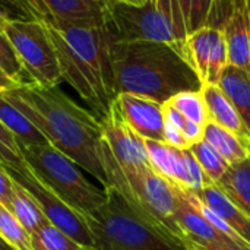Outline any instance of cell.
Wrapping results in <instances>:
<instances>
[{
    "label": "cell",
    "mask_w": 250,
    "mask_h": 250,
    "mask_svg": "<svg viewBox=\"0 0 250 250\" xmlns=\"http://www.w3.org/2000/svg\"><path fill=\"white\" fill-rule=\"evenodd\" d=\"M217 186L250 217V155L231 164L218 180Z\"/></svg>",
    "instance_id": "cell-18"
},
{
    "label": "cell",
    "mask_w": 250,
    "mask_h": 250,
    "mask_svg": "<svg viewBox=\"0 0 250 250\" xmlns=\"http://www.w3.org/2000/svg\"><path fill=\"white\" fill-rule=\"evenodd\" d=\"M205 207L224 220L230 229L250 245V217L246 215L231 199L217 186L208 185L198 193H193Z\"/></svg>",
    "instance_id": "cell-16"
},
{
    "label": "cell",
    "mask_w": 250,
    "mask_h": 250,
    "mask_svg": "<svg viewBox=\"0 0 250 250\" xmlns=\"http://www.w3.org/2000/svg\"><path fill=\"white\" fill-rule=\"evenodd\" d=\"M164 142L177 149H189L190 148V144L188 142V139L185 138L182 130L166 120H164Z\"/></svg>",
    "instance_id": "cell-32"
},
{
    "label": "cell",
    "mask_w": 250,
    "mask_h": 250,
    "mask_svg": "<svg viewBox=\"0 0 250 250\" xmlns=\"http://www.w3.org/2000/svg\"><path fill=\"white\" fill-rule=\"evenodd\" d=\"M75 250H97L95 248H86V246H79L78 249Z\"/></svg>",
    "instance_id": "cell-43"
},
{
    "label": "cell",
    "mask_w": 250,
    "mask_h": 250,
    "mask_svg": "<svg viewBox=\"0 0 250 250\" xmlns=\"http://www.w3.org/2000/svg\"><path fill=\"white\" fill-rule=\"evenodd\" d=\"M0 250H15L1 236H0Z\"/></svg>",
    "instance_id": "cell-40"
},
{
    "label": "cell",
    "mask_w": 250,
    "mask_h": 250,
    "mask_svg": "<svg viewBox=\"0 0 250 250\" xmlns=\"http://www.w3.org/2000/svg\"><path fill=\"white\" fill-rule=\"evenodd\" d=\"M31 242L34 250H75L81 246L50 223L32 234Z\"/></svg>",
    "instance_id": "cell-28"
},
{
    "label": "cell",
    "mask_w": 250,
    "mask_h": 250,
    "mask_svg": "<svg viewBox=\"0 0 250 250\" xmlns=\"http://www.w3.org/2000/svg\"><path fill=\"white\" fill-rule=\"evenodd\" d=\"M111 67L116 95L129 92L164 104L179 92L202 88L185 56L166 42H113Z\"/></svg>",
    "instance_id": "cell-3"
},
{
    "label": "cell",
    "mask_w": 250,
    "mask_h": 250,
    "mask_svg": "<svg viewBox=\"0 0 250 250\" xmlns=\"http://www.w3.org/2000/svg\"><path fill=\"white\" fill-rule=\"evenodd\" d=\"M183 56L196 72L202 85H218L229 66L221 28L208 25L190 32L183 45Z\"/></svg>",
    "instance_id": "cell-10"
},
{
    "label": "cell",
    "mask_w": 250,
    "mask_h": 250,
    "mask_svg": "<svg viewBox=\"0 0 250 250\" xmlns=\"http://www.w3.org/2000/svg\"><path fill=\"white\" fill-rule=\"evenodd\" d=\"M12 195H13V180L10 179L4 167L0 164V205L9 209Z\"/></svg>",
    "instance_id": "cell-33"
},
{
    "label": "cell",
    "mask_w": 250,
    "mask_h": 250,
    "mask_svg": "<svg viewBox=\"0 0 250 250\" xmlns=\"http://www.w3.org/2000/svg\"><path fill=\"white\" fill-rule=\"evenodd\" d=\"M215 0H192L188 22V35L199 28L211 25Z\"/></svg>",
    "instance_id": "cell-30"
},
{
    "label": "cell",
    "mask_w": 250,
    "mask_h": 250,
    "mask_svg": "<svg viewBox=\"0 0 250 250\" xmlns=\"http://www.w3.org/2000/svg\"><path fill=\"white\" fill-rule=\"evenodd\" d=\"M107 23L116 42H166L183 54L188 26L177 0H148L142 6L111 0Z\"/></svg>",
    "instance_id": "cell-6"
},
{
    "label": "cell",
    "mask_w": 250,
    "mask_h": 250,
    "mask_svg": "<svg viewBox=\"0 0 250 250\" xmlns=\"http://www.w3.org/2000/svg\"><path fill=\"white\" fill-rule=\"evenodd\" d=\"M119 1H125V3H127V4H133V6H142V4H145L148 0H119Z\"/></svg>",
    "instance_id": "cell-39"
},
{
    "label": "cell",
    "mask_w": 250,
    "mask_h": 250,
    "mask_svg": "<svg viewBox=\"0 0 250 250\" xmlns=\"http://www.w3.org/2000/svg\"><path fill=\"white\" fill-rule=\"evenodd\" d=\"M182 133L185 135L188 142L190 145H193V144H196V142L204 139V126H201V125H198L195 122L186 120V125L182 129Z\"/></svg>",
    "instance_id": "cell-35"
},
{
    "label": "cell",
    "mask_w": 250,
    "mask_h": 250,
    "mask_svg": "<svg viewBox=\"0 0 250 250\" xmlns=\"http://www.w3.org/2000/svg\"><path fill=\"white\" fill-rule=\"evenodd\" d=\"M145 148L152 170L174 186L177 148L170 146L166 142L152 141V139H145Z\"/></svg>",
    "instance_id": "cell-23"
},
{
    "label": "cell",
    "mask_w": 250,
    "mask_h": 250,
    "mask_svg": "<svg viewBox=\"0 0 250 250\" xmlns=\"http://www.w3.org/2000/svg\"><path fill=\"white\" fill-rule=\"evenodd\" d=\"M0 164L4 167L7 174L32 196L35 204L45 215V218L50 221V224H53L56 229L67 234L78 245L94 248V239L85 217H82L79 212H76L69 205H66L57 195H54L31 171V168L25 163L12 164V166L3 163Z\"/></svg>",
    "instance_id": "cell-9"
},
{
    "label": "cell",
    "mask_w": 250,
    "mask_h": 250,
    "mask_svg": "<svg viewBox=\"0 0 250 250\" xmlns=\"http://www.w3.org/2000/svg\"><path fill=\"white\" fill-rule=\"evenodd\" d=\"M18 83L15 81H12L1 69H0V91H4V89H10L13 86H16Z\"/></svg>",
    "instance_id": "cell-37"
},
{
    "label": "cell",
    "mask_w": 250,
    "mask_h": 250,
    "mask_svg": "<svg viewBox=\"0 0 250 250\" xmlns=\"http://www.w3.org/2000/svg\"><path fill=\"white\" fill-rule=\"evenodd\" d=\"M208 110V122H212L245 139L250 141L249 132L231 100L218 85H202L201 88Z\"/></svg>",
    "instance_id": "cell-17"
},
{
    "label": "cell",
    "mask_w": 250,
    "mask_h": 250,
    "mask_svg": "<svg viewBox=\"0 0 250 250\" xmlns=\"http://www.w3.org/2000/svg\"><path fill=\"white\" fill-rule=\"evenodd\" d=\"M174 218L182 233L183 242L189 250L231 240L220 231H217L190 201L188 192L179 188H176Z\"/></svg>",
    "instance_id": "cell-13"
},
{
    "label": "cell",
    "mask_w": 250,
    "mask_h": 250,
    "mask_svg": "<svg viewBox=\"0 0 250 250\" xmlns=\"http://www.w3.org/2000/svg\"><path fill=\"white\" fill-rule=\"evenodd\" d=\"M179 6H180V10L183 13V18L186 21V26H188V22H189V13H190V3L192 0H177Z\"/></svg>",
    "instance_id": "cell-38"
},
{
    "label": "cell",
    "mask_w": 250,
    "mask_h": 250,
    "mask_svg": "<svg viewBox=\"0 0 250 250\" xmlns=\"http://www.w3.org/2000/svg\"><path fill=\"white\" fill-rule=\"evenodd\" d=\"M47 18L70 23H105L111 0H41Z\"/></svg>",
    "instance_id": "cell-15"
},
{
    "label": "cell",
    "mask_w": 250,
    "mask_h": 250,
    "mask_svg": "<svg viewBox=\"0 0 250 250\" xmlns=\"http://www.w3.org/2000/svg\"><path fill=\"white\" fill-rule=\"evenodd\" d=\"M204 139L212 145L230 166L250 155V141L212 122L204 126Z\"/></svg>",
    "instance_id": "cell-19"
},
{
    "label": "cell",
    "mask_w": 250,
    "mask_h": 250,
    "mask_svg": "<svg viewBox=\"0 0 250 250\" xmlns=\"http://www.w3.org/2000/svg\"><path fill=\"white\" fill-rule=\"evenodd\" d=\"M189 149L193 154V157L196 158V161L201 166L202 171L205 173L207 179L212 185H217L218 180L224 176V173L230 167V164L205 139H202V141L190 145Z\"/></svg>",
    "instance_id": "cell-24"
},
{
    "label": "cell",
    "mask_w": 250,
    "mask_h": 250,
    "mask_svg": "<svg viewBox=\"0 0 250 250\" xmlns=\"http://www.w3.org/2000/svg\"><path fill=\"white\" fill-rule=\"evenodd\" d=\"M103 164L107 174V188L117 190L148 223L183 242L174 218L176 186L155 173L151 166L123 168L105 144L103 146Z\"/></svg>",
    "instance_id": "cell-5"
},
{
    "label": "cell",
    "mask_w": 250,
    "mask_h": 250,
    "mask_svg": "<svg viewBox=\"0 0 250 250\" xmlns=\"http://www.w3.org/2000/svg\"><path fill=\"white\" fill-rule=\"evenodd\" d=\"M6 22H7V19H6V18H3V16L0 15V34H3V29H4Z\"/></svg>",
    "instance_id": "cell-41"
},
{
    "label": "cell",
    "mask_w": 250,
    "mask_h": 250,
    "mask_svg": "<svg viewBox=\"0 0 250 250\" xmlns=\"http://www.w3.org/2000/svg\"><path fill=\"white\" fill-rule=\"evenodd\" d=\"M0 163L9 166L23 163L15 136L1 125V122H0Z\"/></svg>",
    "instance_id": "cell-31"
},
{
    "label": "cell",
    "mask_w": 250,
    "mask_h": 250,
    "mask_svg": "<svg viewBox=\"0 0 250 250\" xmlns=\"http://www.w3.org/2000/svg\"><path fill=\"white\" fill-rule=\"evenodd\" d=\"M192 250H250V245H240V243H236L233 240H227L224 243L209 245V246H204V248Z\"/></svg>",
    "instance_id": "cell-36"
},
{
    "label": "cell",
    "mask_w": 250,
    "mask_h": 250,
    "mask_svg": "<svg viewBox=\"0 0 250 250\" xmlns=\"http://www.w3.org/2000/svg\"><path fill=\"white\" fill-rule=\"evenodd\" d=\"M19 149L31 171L82 217L92 215L105 202V189L91 183L81 167L51 144L28 145Z\"/></svg>",
    "instance_id": "cell-7"
},
{
    "label": "cell",
    "mask_w": 250,
    "mask_h": 250,
    "mask_svg": "<svg viewBox=\"0 0 250 250\" xmlns=\"http://www.w3.org/2000/svg\"><path fill=\"white\" fill-rule=\"evenodd\" d=\"M113 103L135 133L144 139L164 142V113L161 103L129 92L117 94Z\"/></svg>",
    "instance_id": "cell-12"
},
{
    "label": "cell",
    "mask_w": 250,
    "mask_h": 250,
    "mask_svg": "<svg viewBox=\"0 0 250 250\" xmlns=\"http://www.w3.org/2000/svg\"><path fill=\"white\" fill-rule=\"evenodd\" d=\"M100 123L105 146L123 168L149 166L145 139L127 126L114 103H111L108 113L100 120Z\"/></svg>",
    "instance_id": "cell-11"
},
{
    "label": "cell",
    "mask_w": 250,
    "mask_h": 250,
    "mask_svg": "<svg viewBox=\"0 0 250 250\" xmlns=\"http://www.w3.org/2000/svg\"><path fill=\"white\" fill-rule=\"evenodd\" d=\"M105 202L85 217L97 250H189L141 217L113 188H105Z\"/></svg>",
    "instance_id": "cell-4"
},
{
    "label": "cell",
    "mask_w": 250,
    "mask_h": 250,
    "mask_svg": "<svg viewBox=\"0 0 250 250\" xmlns=\"http://www.w3.org/2000/svg\"><path fill=\"white\" fill-rule=\"evenodd\" d=\"M218 28L224 35L229 66L250 73V18L245 6L233 9Z\"/></svg>",
    "instance_id": "cell-14"
},
{
    "label": "cell",
    "mask_w": 250,
    "mask_h": 250,
    "mask_svg": "<svg viewBox=\"0 0 250 250\" xmlns=\"http://www.w3.org/2000/svg\"><path fill=\"white\" fill-rule=\"evenodd\" d=\"M0 94L45 136L48 144L107 188L103 130L92 111L78 105L59 86L25 82Z\"/></svg>",
    "instance_id": "cell-1"
},
{
    "label": "cell",
    "mask_w": 250,
    "mask_h": 250,
    "mask_svg": "<svg viewBox=\"0 0 250 250\" xmlns=\"http://www.w3.org/2000/svg\"><path fill=\"white\" fill-rule=\"evenodd\" d=\"M167 104L174 107L188 120L195 122L201 126L208 123V110L201 91H183L171 97Z\"/></svg>",
    "instance_id": "cell-25"
},
{
    "label": "cell",
    "mask_w": 250,
    "mask_h": 250,
    "mask_svg": "<svg viewBox=\"0 0 250 250\" xmlns=\"http://www.w3.org/2000/svg\"><path fill=\"white\" fill-rule=\"evenodd\" d=\"M0 122L15 136L18 146L42 145L48 141L45 136L0 94Z\"/></svg>",
    "instance_id": "cell-21"
},
{
    "label": "cell",
    "mask_w": 250,
    "mask_h": 250,
    "mask_svg": "<svg viewBox=\"0 0 250 250\" xmlns=\"http://www.w3.org/2000/svg\"><path fill=\"white\" fill-rule=\"evenodd\" d=\"M3 34L10 41L29 82L47 88L63 82L44 19L7 21Z\"/></svg>",
    "instance_id": "cell-8"
},
{
    "label": "cell",
    "mask_w": 250,
    "mask_h": 250,
    "mask_svg": "<svg viewBox=\"0 0 250 250\" xmlns=\"http://www.w3.org/2000/svg\"><path fill=\"white\" fill-rule=\"evenodd\" d=\"M240 6H243V0H215L212 18H214V15H217V18L221 16V19H220V25H221L227 19V16L231 13V10L236 7H240Z\"/></svg>",
    "instance_id": "cell-34"
},
{
    "label": "cell",
    "mask_w": 250,
    "mask_h": 250,
    "mask_svg": "<svg viewBox=\"0 0 250 250\" xmlns=\"http://www.w3.org/2000/svg\"><path fill=\"white\" fill-rule=\"evenodd\" d=\"M60 73L101 120L116 98L108 23H70L44 18Z\"/></svg>",
    "instance_id": "cell-2"
},
{
    "label": "cell",
    "mask_w": 250,
    "mask_h": 250,
    "mask_svg": "<svg viewBox=\"0 0 250 250\" xmlns=\"http://www.w3.org/2000/svg\"><path fill=\"white\" fill-rule=\"evenodd\" d=\"M0 69L18 85L29 82L10 41L4 34H0Z\"/></svg>",
    "instance_id": "cell-29"
},
{
    "label": "cell",
    "mask_w": 250,
    "mask_h": 250,
    "mask_svg": "<svg viewBox=\"0 0 250 250\" xmlns=\"http://www.w3.org/2000/svg\"><path fill=\"white\" fill-rule=\"evenodd\" d=\"M0 15L7 21H34L47 18L41 0H0Z\"/></svg>",
    "instance_id": "cell-26"
},
{
    "label": "cell",
    "mask_w": 250,
    "mask_h": 250,
    "mask_svg": "<svg viewBox=\"0 0 250 250\" xmlns=\"http://www.w3.org/2000/svg\"><path fill=\"white\" fill-rule=\"evenodd\" d=\"M218 86L234 104L250 136V73L227 66Z\"/></svg>",
    "instance_id": "cell-20"
},
{
    "label": "cell",
    "mask_w": 250,
    "mask_h": 250,
    "mask_svg": "<svg viewBox=\"0 0 250 250\" xmlns=\"http://www.w3.org/2000/svg\"><path fill=\"white\" fill-rule=\"evenodd\" d=\"M243 6H245V9H246V12H248L250 18V0H243Z\"/></svg>",
    "instance_id": "cell-42"
},
{
    "label": "cell",
    "mask_w": 250,
    "mask_h": 250,
    "mask_svg": "<svg viewBox=\"0 0 250 250\" xmlns=\"http://www.w3.org/2000/svg\"><path fill=\"white\" fill-rule=\"evenodd\" d=\"M0 236L15 250H34L31 236L3 205H0Z\"/></svg>",
    "instance_id": "cell-27"
},
{
    "label": "cell",
    "mask_w": 250,
    "mask_h": 250,
    "mask_svg": "<svg viewBox=\"0 0 250 250\" xmlns=\"http://www.w3.org/2000/svg\"><path fill=\"white\" fill-rule=\"evenodd\" d=\"M9 211L13 214V217L26 230L29 236L35 234L50 223L42 214V211L40 209V207L35 204L32 196L15 180H13V195H12Z\"/></svg>",
    "instance_id": "cell-22"
}]
</instances>
